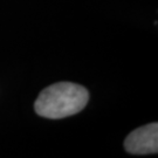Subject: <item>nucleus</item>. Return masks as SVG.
<instances>
[{"label": "nucleus", "mask_w": 158, "mask_h": 158, "mask_svg": "<svg viewBox=\"0 0 158 158\" xmlns=\"http://www.w3.org/2000/svg\"><path fill=\"white\" fill-rule=\"evenodd\" d=\"M88 100L89 94L85 87L72 82H60L41 91L34 106L40 116L59 119L80 113Z\"/></svg>", "instance_id": "nucleus-1"}, {"label": "nucleus", "mask_w": 158, "mask_h": 158, "mask_svg": "<svg viewBox=\"0 0 158 158\" xmlns=\"http://www.w3.org/2000/svg\"><path fill=\"white\" fill-rule=\"evenodd\" d=\"M124 149L134 155L157 153L158 124L150 123L134 130L124 141Z\"/></svg>", "instance_id": "nucleus-2"}]
</instances>
